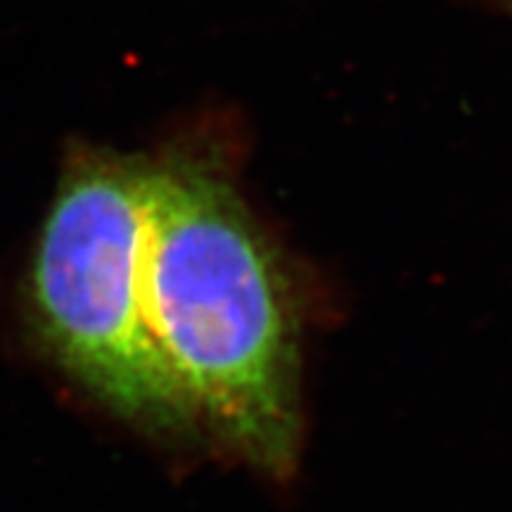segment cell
Returning a JSON list of instances; mask_svg holds the SVG:
<instances>
[{
    "mask_svg": "<svg viewBox=\"0 0 512 512\" xmlns=\"http://www.w3.org/2000/svg\"><path fill=\"white\" fill-rule=\"evenodd\" d=\"M240 133L192 121L147 152V328L197 422L271 477L302 439L299 339L278 247L240 188Z\"/></svg>",
    "mask_w": 512,
    "mask_h": 512,
    "instance_id": "cell-1",
    "label": "cell"
},
{
    "mask_svg": "<svg viewBox=\"0 0 512 512\" xmlns=\"http://www.w3.org/2000/svg\"><path fill=\"white\" fill-rule=\"evenodd\" d=\"M60 171L24 278L38 347L79 387L140 430L183 437L197 425L147 328L140 290L147 152L83 136Z\"/></svg>",
    "mask_w": 512,
    "mask_h": 512,
    "instance_id": "cell-2",
    "label": "cell"
},
{
    "mask_svg": "<svg viewBox=\"0 0 512 512\" xmlns=\"http://www.w3.org/2000/svg\"><path fill=\"white\" fill-rule=\"evenodd\" d=\"M496 3H501V5H505V8H508V10L512 12V0H496Z\"/></svg>",
    "mask_w": 512,
    "mask_h": 512,
    "instance_id": "cell-3",
    "label": "cell"
}]
</instances>
